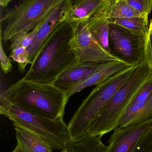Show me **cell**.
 Returning <instances> with one entry per match:
<instances>
[{"label": "cell", "mask_w": 152, "mask_h": 152, "mask_svg": "<svg viewBox=\"0 0 152 152\" xmlns=\"http://www.w3.org/2000/svg\"><path fill=\"white\" fill-rule=\"evenodd\" d=\"M75 24L62 22L54 30L43 44L22 80L54 84L63 72L78 62L70 44Z\"/></svg>", "instance_id": "obj_1"}, {"label": "cell", "mask_w": 152, "mask_h": 152, "mask_svg": "<svg viewBox=\"0 0 152 152\" xmlns=\"http://www.w3.org/2000/svg\"><path fill=\"white\" fill-rule=\"evenodd\" d=\"M4 92L13 104L50 119L63 120L69 98L55 84L21 79Z\"/></svg>", "instance_id": "obj_2"}, {"label": "cell", "mask_w": 152, "mask_h": 152, "mask_svg": "<svg viewBox=\"0 0 152 152\" xmlns=\"http://www.w3.org/2000/svg\"><path fill=\"white\" fill-rule=\"evenodd\" d=\"M138 66L127 67L95 86L82 102L68 124L70 141H78L89 135L88 129L91 123Z\"/></svg>", "instance_id": "obj_3"}, {"label": "cell", "mask_w": 152, "mask_h": 152, "mask_svg": "<svg viewBox=\"0 0 152 152\" xmlns=\"http://www.w3.org/2000/svg\"><path fill=\"white\" fill-rule=\"evenodd\" d=\"M152 81V70L144 61L94 120L88 128V135L102 137L114 130L118 126L136 95Z\"/></svg>", "instance_id": "obj_4"}, {"label": "cell", "mask_w": 152, "mask_h": 152, "mask_svg": "<svg viewBox=\"0 0 152 152\" xmlns=\"http://www.w3.org/2000/svg\"><path fill=\"white\" fill-rule=\"evenodd\" d=\"M13 125L26 129L43 138L54 150H63L70 140L68 125L63 120H52L10 102L0 110Z\"/></svg>", "instance_id": "obj_5"}, {"label": "cell", "mask_w": 152, "mask_h": 152, "mask_svg": "<svg viewBox=\"0 0 152 152\" xmlns=\"http://www.w3.org/2000/svg\"><path fill=\"white\" fill-rule=\"evenodd\" d=\"M62 1L22 0L1 18L3 25L1 36L3 41L7 42L18 34L35 29Z\"/></svg>", "instance_id": "obj_6"}, {"label": "cell", "mask_w": 152, "mask_h": 152, "mask_svg": "<svg viewBox=\"0 0 152 152\" xmlns=\"http://www.w3.org/2000/svg\"><path fill=\"white\" fill-rule=\"evenodd\" d=\"M146 36L134 34L124 27L109 22L111 53L129 66H139L144 61Z\"/></svg>", "instance_id": "obj_7"}, {"label": "cell", "mask_w": 152, "mask_h": 152, "mask_svg": "<svg viewBox=\"0 0 152 152\" xmlns=\"http://www.w3.org/2000/svg\"><path fill=\"white\" fill-rule=\"evenodd\" d=\"M75 23L74 34L70 44L78 62L103 63L114 60L122 61L104 50L95 40L88 27V20Z\"/></svg>", "instance_id": "obj_8"}, {"label": "cell", "mask_w": 152, "mask_h": 152, "mask_svg": "<svg viewBox=\"0 0 152 152\" xmlns=\"http://www.w3.org/2000/svg\"><path fill=\"white\" fill-rule=\"evenodd\" d=\"M152 118L125 127L117 126L110 137L106 152H134L151 126Z\"/></svg>", "instance_id": "obj_9"}, {"label": "cell", "mask_w": 152, "mask_h": 152, "mask_svg": "<svg viewBox=\"0 0 152 152\" xmlns=\"http://www.w3.org/2000/svg\"><path fill=\"white\" fill-rule=\"evenodd\" d=\"M70 5V0H62L40 24L34 42L27 49L30 64L48 37L63 22Z\"/></svg>", "instance_id": "obj_10"}, {"label": "cell", "mask_w": 152, "mask_h": 152, "mask_svg": "<svg viewBox=\"0 0 152 152\" xmlns=\"http://www.w3.org/2000/svg\"><path fill=\"white\" fill-rule=\"evenodd\" d=\"M129 65L120 61H111L101 63L100 66L88 78L70 88L65 91L68 98L80 92L86 88L101 83L113 74L129 66Z\"/></svg>", "instance_id": "obj_11"}, {"label": "cell", "mask_w": 152, "mask_h": 152, "mask_svg": "<svg viewBox=\"0 0 152 152\" xmlns=\"http://www.w3.org/2000/svg\"><path fill=\"white\" fill-rule=\"evenodd\" d=\"M101 63L77 62L66 69L57 79L54 84L66 91L88 78Z\"/></svg>", "instance_id": "obj_12"}, {"label": "cell", "mask_w": 152, "mask_h": 152, "mask_svg": "<svg viewBox=\"0 0 152 152\" xmlns=\"http://www.w3.org/2000/svg\"><path fill=\"white\" fill-rule=\"evenodd\" d=\"M108 0H70L71 5L63 22L88 20L106 5Z\"/></svg>", "instance_id": "obj_13"}, {"label": "cell", "mask_w": 152, "mask_h": 152, "mask_svg": "<svg viewBox=\"0 0 152 152\" xmlns=\"http://www.w3.org/2000/svg\"><path fill=\"white\" fill-rule=\"evenodd\" d=\"M108 2L103 8L88 20V26L95 40L104 50L111 54L109 43V22L106 17Z\"/></svg>", "instance_id": "obj_14"}, {"label": "cell", "mask_w": 152, "mask_h": 152, "mask_svg": "<svg viewBox=\"0 0 152 152\" xmlns=\"http://www.w3.org/2000/svg\"><path fill=\"white\" fill-rule=\"evenodd\" d=\"M152 118V95L147 99L129 107L118 126L122 127Z\"/></svg>", "instance_id": "obj_15"}, {"label": "cell", "mask_w": 152, "mask_h": 152, "mask_svg": "<svg viewBox=\"0 0 152 152\" xmlns=\"http://www.w3.org/2000/svg\"><path fill=\"white\" fill-rule=\"evenodd\" d=\"M101 136L88 135L78 141H70L60 152H106V146Z\"/></svg>", "instance_id": "obj_16"}, {"label": "cell", "mask_w": 152, "mask_h": 152, "mask_svg": "<svg viewBox=\"0 0 152 152\" xmlns=\"http://www.w3.org/2000/svg\"><path fill=\"white\" fill-rule=\"evenodd\" d=\"M16 137L35 152H53V148L46 141L33 132L19 126L13 125Z\"/></svg>", "instance_id": "obj_17"}, {"label": "cell", "mask_w": 152, "mask_h": 152, "mask_svg": "<svg viewBox=\"0 0 152 152\" xmlns=\"http://www.w3.org/2000/svg\"><path fill=\"white\" fill-rule=\"evenodd\" d=\"M107 19L110 23L124 27L132 33L139 35H146L149 31L148 16Z\"/></svg>", "instance_id": "obj_18"}, {"label": "cell", "mask_w": 152, "mask_h": 152, "mask_svg": "<svg viewBox=\"0 0 152 152\" xmlns=\"http://www.w3.org/2000/svg\"><path fill=\"white\" fill-rule=\"evenodd\" d=\"M140 15L125 0H108L106 17L109 18H122L138 17Z\"/></svg>", "instance_id": "obj_19"}, {"label": "cell", "mask_w": 152, "mask_h": 152, "mask_svg": "<svg viewBox=\"0 0 152 152\" xmlns=\"http://www.w3.org/2000/svg\"><path fill=\"white\" fill-rule=\"evenodd\" d=\"M38 28L39 26L28 33L23 32L14 36L11 39L10 50L19 46L28 49L34 42L38 31Z\"/></svg>", "instance_id": "obj_20"}, {"label": "cell", "mask_w": 152, "mask_h": 152, "mask_svg": "<svg viewBox=\"0 0 152 152\" xmlns=\"http://www.w3.org/2000/svg\"><path fill=\"white\" fill-rule=\"evenodd\" d=\"M10 58L18 64V69L20 73H23L29 64H30L28 59L27 49L21 46L11 50Z\"/></svg>", "instance_id": "obj_21"}, {"label": "cell", "mask_w": 152, "mask_h": 152, "mask_svg": "<svg viewBox=\"0 0 152 152\" xmlns=\"http://www.w3.org/2000/svg\"><path fill=\"white\" fill-rule=\"evenodd\" d=\"M142 16H149L152 10V0H125Z\"/></svg>", "instance_id": "obj_22"}, {"label": "cell", "mask_w": 152, "mask_h": 152, "mask_svg": "<svg viewBox=\"0 0 152 152\" xmlns=\"http://www.w3.org/2000/svg\"><path fill=\"white\" fill-rule=\"evenodd\" d=\"M134 152H152V121Z\"/></svg>", "instance_id": "obj_23"}, {"label": "cell", "mask_w": 152, "mask_h": 152, "mask_svg": "<svg viewBox=\"0 0 152 152\" xmlns=\"http://www.w3.org/2000/svg\"><path fill=\"white\" fill-rule=\"evenodd\" d=\"M152 95V81L143 87L136 95L129 107L147 99Z\"/></svg>", "instance_id": "obj_24"}, {"label": "cell", "mask_w": 152, "mask_h": 152, "mask_svg": "<svg viewBox=\"0 0 152 152\" xmlns=\"http://www.w3.org/2000/svg\"><path fill=\"white\" fill-rule=\"evenodd\" d=\"M144 61L152 70V34L149 31L145 37Z\"/></svg>", "instance_id": "obj_25"}, {"label": "cell", "mask_w": 152, "mask_h": 152, "mask_svg": "<svg viewBox=\"0 0 152 152\" xmlns=\"http://www.w3.org/2000/svg\"><path fill=\"white\" fill-rule=\"evenodd\" d=\"M2 39L1 37V44H0V59H1V69L4 74H7L11 72L12 70V64L10 59L6 56L3 47Z\"/></svg>", "instance_id": "obj_26"}, {"label": "cell", "mask_w": 152, "mask_h": 152, "mask_svg": "<svg viewBox=\"0 0 152 152\" xmlns=\"http://www.w3.org/2000/svg\"><path fill=\"white\" fill-rule=\"evenodd\" d=\"M17 142L19 143L22 148L23 152H35L31 150L21 140L19 139H17Z\"/></svg>", "instance_id": "obj_27"}, {"label": "cell", "mask_w": 152, "mask_h": 152, "mask_svg": "<svg viewBox=\"0 0 152 152\" xmlns=\"http://www.w3.org/2000/svg\"><path fill=\"white\" fill-rule=\"evenodd\" d=\"M12 0H0V4H1V6L2 7H6L9 3Z\"/></svg>", "instance_id": "obj_28"}, {"label": "cell", "mask_w": 152, "mask_h": 152, "mask_svg": "<svg viewBox=\"0 0 152 152\" xmlns=\"http://www.w3.org/2000/svg\"><path fill=\"white\" fill-rule=\"evenodd\" d=\"M12 152H23L22 148L19 143L17 142V146L14 150Z\"/></svg>", "instance_id": "obj_29"}, {"label": "cell", "mask_w": 152, "mask_h": 152, "mask_svg": "<svg viewBox=\"0 0 152 152\" xmlns=\"http://www.w3.org/2000/svg\"><path fill=\"white\" fill-rule=\"evenodd\" d=\"M149 32H151L152 34V20H151V23H150V26H149Z\"/></svg>", "instance_id": "obj_30"}]
</instances>
